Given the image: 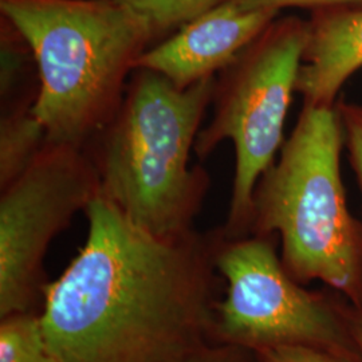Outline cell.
Wrapping results in <instances>:
<instances>
[{
  "instance_id": "6da1fadb",
  "label": "cell",
  "mask_w": 362,
  "mask_h": 362,
  "mask_svg": "<svg viewBox=\"0 0 362 362\" xmlns=\"http://www.w3.org/2000/svg\"><path fill=\"white\" fill-rule=\"evenodd\" d=\"M88 238L40 288L57 362H187L214 342L215 257L223 233L161 238L103 194Z\"/></svg>"
},
{
  "instance_id": "7a4b0ae2",
  "label": "cell",
  "mask_w": 362,
  "mask_h": 362,
  "mask_svg": "<svg viewBox=\"0 0 362 362\" xmlns=\"http://www.w3.org/2000/svg\"><path fill=\"white\" fill-rule=\"evenodd\" d=\"M0 11L35 59L33 110L47 141L86 149L155 39L148 21L119 0H0Z\"/></svg>"
},
{
  "instance_id": "3957f363",
  "label": "cell",
  "mask_w": 362,
  "mask_h": 362,
  "mask_svg": "<svg viewBox=\"0 0 362 362\" xmlns=\"http://www.w3.org/2000/svg\"><path fill=\"white\" fill-rule=\"evenodd\" d=\"M216 79L180 89L156 71L136 69L116 116L93 141L101 194L157 236L194 233L211 176L189 160Z\"/></svg>"
},
{
  "instance_id": "277c9868",
  "label": "cell",
  "mask_w": 362,
  "mask_h": 362,
  "mask_svg": "<svg viewBox=\"0 0 362 362\" xmlns=\"http://www.w3.org/2000/svg\"><path fill=\"white\" fill-rule=\"evenodd\" d=\"M344 145L337 104L303 105L255 187L251 233L281 238V259L298 282L320 281L362 305V227L346 204Z\"/></svg>"
},
{
  "instance_id": "5b68a950",
  "label": "cell",
  "mask_w": 362,
  "mask_h": 362,
  "mask_svg": "<svg viewBox=\"0 0 362 362\" xmlns=\"http://www.w3.org/2000/svg\"><path fill=\"white\" fill-rule=\"evenodd\" d=\"M308 35L309 23L274 21L216 79L212 117L199 132L194 153L206 160L226 140L235 146L233 194L221 230L227 240L251 233L254 191L285 143Z\"/></svg>"
},
{
  "instance_id": "8992f818",
  "label": "cell",
  "mask_w": 362,
  "mask_h": 362,
  "mask_svg": "<svg viewBox=\"0 0 362 362\" xmlns=\"http://www.w3.org/2000/svg\"><path fill=\"white\" fill-rule=\"evenodd\" d=\"M215 266L227 282L226 297L215 308V344L254 353L303 346L358 358L349 326L326 300L298 285L270 236H223Z\"/></svg>"
},
{
  "instance_id": "52a82bcc",
  "label": "cell",
  "mask_w": 362,
  "mask_h": 362,
  "mask_svg": "<svg viewBox=\"0 0 362 362\" xmlns=\"http://www.w3.org/2000/svg\"><path fill=\"white\" fill-rule=\"evenodd\" d=\"M101 194L86 149L46 143L0 196V318L30 311L52 239Z\"/></svg>"
},
{
  "instance_id": "ba28073f",
  "label": "cell",
  "mask_w": 362,
  "mask_h": 362,
  "mask_svg": "<svg viewBox=\"0 0 362 362\" xmlns=\"http://www.w3.org/2000/svg\"><path fill=\"white\" fill-rule=\"evenodd\" d=\"M278 10H242L231 0L184 23L176 33L149 47L136 69L156 71L187 89L194 83L219 76L238 55L275 21Z\"/></svg>"
},
{
  "instance_id": "9c48e42d",
  "label": "cell",
  "mask_w": 362,
  "mask_h": 362,
  "mask_svg": "<svg viewBox=\"0 0 362 362\" xmlns=\"http://www.w3.org/2000/svg\"><path fill=\"white\" fill-rule=\"evenodd\" d=\"M361 67L362 8H322L309 23L298 73L303 105H336L341 88Z\"/></svg>"
},
{
  "instance_id": "30bf717a",
  "label": "cell",
  "mask_w": 362,
  "mask_h": 362,
  "mask_svg": "<svg viewBox=\"0 0 362 362\" xmlns=\"http://www.w3.org/2000/svg\"><path fill=\"white\" fill-rule=\"evenodd\" d=\"M35 98H25L1 109L0 188L26 170L47 143V132L33 110Z\"/></svg>"
},
{
  "instance_id": "8fae6325",
  "label": "cell",
  "mask_w": 362,
  "mask_h": 362,
  "mask_svg": "<svg viewBox=\"0 0 362 362\" xmlns=\"http://www.w3.org/2000/svg\"><path fill=\"white\" fill-rule=\"evenodd\" d=\"M0 362H57L45 336L40 314L23 311L1 318Z\"/></svg>"
},
{
  "instance_id": "7c38bea8",
  "label": "cell",
  "mask_w": 362,
  "mask_h": 362,
  "mask_svg": "<svg viewBox=\"0 0 362 362\" xmlns=\"http://www.w3.org/2000/svg\"><path fill=\"white\" fill-rule=\"evenodd\" d=\"M141 13L152 28L153 38L163 35L200 13H206L221 0H119Z\"/></svg>"
},
{
  "instance_id": "4fadbf2b",
  "label": "cell",
  "mask_w": 362,
  "mask_h": 362,
  "mask_svg": "<svg viewBox=\"0 0 362 362\" xmlns=\"http://www.w3.org/2000/svg\"><path fill=\"white\" fill-rule=\"evenodd\" d=\"M15 30V28H13ZM1 67H0V94L1 106L16 100V91L21 90L22 81L31 64H35L33 52L26 40L15 30V38L7 31L1 34Z\"/></svg>"
},
{
  "instance_id": "5bb4252c",
  "label": "cell",
  "mask_w": 362,
  "mask_h": 362,
  "mask_svg": "<svg viewBox=\"0 0 362 362\" xmlns=\"http://www.w3.org/2000/svg\"><path fill=\"white\" fill-rule=\"evenodd\" d=\"M344 128L345 146L362 194V105L337 103Z\"/></svg>"
},
{
  "instance_id": "9a60e30c",
  "label": "cell",
  "mask_w": 362,
  "mask_h": 362,
  "mask_svg": "<svg viewBox=\"0 0 362 362\" xmlns=\"http://www.w3.org/2000/svg\"><path fill=\"white\" fill-rule=\"evenodd\" d=\"M259 362H354L324 350L303 346H279L255 353Z\"/></svg>"
},
{
  "instance_id": "2e32d148",
  "label": "cell",
  "mask_w": 362,
  "mask_h": 362,
  "mask_svg": "<svg viewBox=\"0 0 362 362\" xmlns=\"http://www.w3.org/2000/svg\"><path fill=\"white\" fill-rule=\"evenodd\" d=\"M242 10L272 8L281 11L286 7L314 8H362V0H231Z\"/></svg>"
},
{
  "instance_id": "e0dca14e",
  "label": "cell",
  "mask_w": 362,
  "mask_h": 362,
  "mask_svg": "<svg viewBox=\"0 0 362 362\" xmlns=\"http://www.w3.org/2000/svg\"><path fill=\"white\" fill-rule=\"evenodd\" d=\"M254 351L226 345V344H212L199 350L187 362H252Z\"/></svg>"
},
{
  "instance_id": "ac0fdd59",
  "label": "cell",
  "mask_w": 362,
  "mask_h": 362,
  "mask_svg": "<svg viewBox=\"0 0 362 362\" xmlns=\"http://www.w3.org/2000/svg\"><path fill=\"white\" fill-rule=\"evenodd\" d=\"M349 329L354 346L358 354V360L362 362V315L349 325Z\"/></svg>"
}]
</instances>
